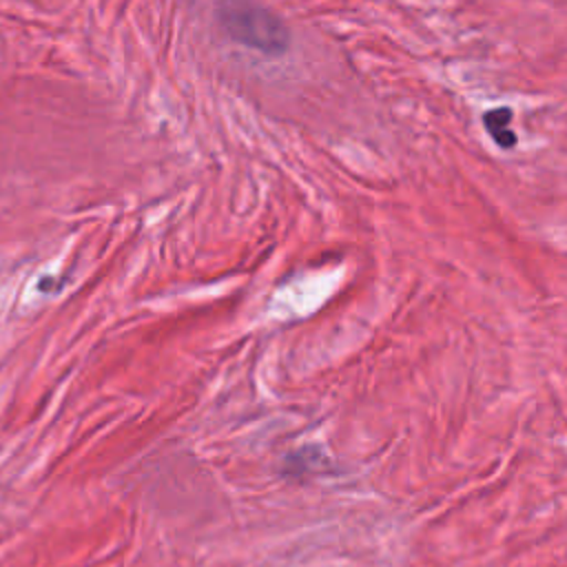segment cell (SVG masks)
I'll use <instances>...</instances> for the list:
<instances>
[{"mask_svg":"<svg viewBox=\"0 0 567 567\" xmlns=\"http://www.w3.org/2000/svg\"><path fill=\"white\" fill-rule=\"evenodd\" d=\"M217 20L228 38L264 55L288 51L290 33L284 20L257 0H219Z\"/></svg>","mask_w":567,"mask_h":567,"instance_id":"cell-1","label":"cell"},{"mask_svg":"<svg viewBox=\"0 0 567 567\" xmlns=\"http://www.w3.org/2000/svg\"><path fill=\"white\" fill-rule=\"evenodd\" d=\"M483 124L487 128V133L492 135V140L501 146V148H514L518 137L512 128V109L507 106H498V109H489L483 115Z\"/></svg>","mask_w":567,"mask_h":567,"instance_id":"cell-2","label":"cell"}]
</instances>
